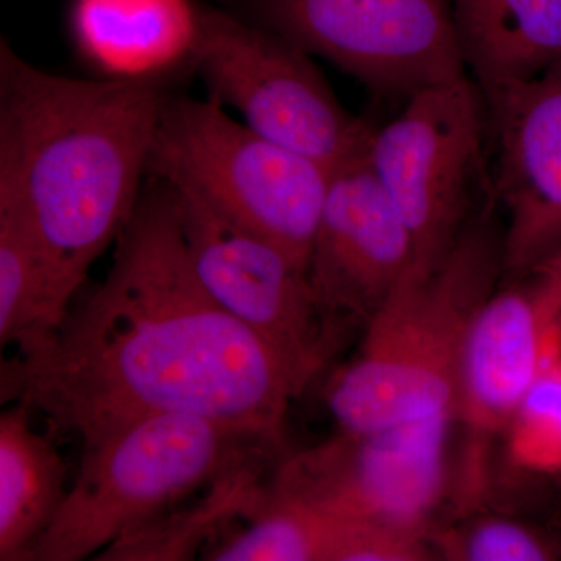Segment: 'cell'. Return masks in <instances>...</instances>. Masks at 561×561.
Listing matches in <instances>:
<instances>
[{
	"mask_svg": "<svg viewBox=\"0 0 561 561\" xmlns=\"http://www.w3.org/2000/svg\"><path fill=\"white\" fill-rule=\"evenodd\" d=\"M435 556L453 561H551L561 545L545 531L508 518H481L457 529L431 534Z\"/></svg>",
	"mask_w": 561,
	"mask_h": 561,
	"instance_id": "44dd1931",
	"label": "cell"
},
{
	"mask_svg": "<svg viewBox=\"0 0 561 561\" xmlns=\"http://www.w3.org/2000/svg\"><path fill=\"white\" fill-rule=\"evenodd\" d=\"M486 213L467 225L440 264L412 261L368 321L357 356L327 391L342 431L454 415L468 332L502 273V239Z\"/></svg>",
	"mask_w": 561,
	"mask_h": 561,
	"instance_id": "3957f363",
	"label": "cell"
},
{
	"mask_svg": "<svg viewBox=\"0 0 561 561\" xmlns=\"http://www.w3.org/2000/svg\"><path fill=\"white\" fill-rule=\"evenodd\" d=\"M165 99L157 79L54 76L0 43V209L31 236L61 320L136 208Z\"/></svg>",
	"mask_w": 561,
	"mask_h": 561,
	"instance_id": "7a4b0ae2",
	"label": "cell"
},
{
	"mask_svg": "<svg viewBox=\"0 0 561 561\" xmlns=\"http://www.w3.org/2000/svg\"><path fill=\"white\" fill-rule=\"evenodd\" d=\"M149 172L201 195L217 213L306 272L332 169L232 119L219 102L165 99Z\"/></svg>",
	"mask_w": 561,
	"mask_h": 561,
	"instance_id": "5b68a950",
	"label": "cell"
},
{
	"mask_svg": "<svg viewBox=\"0 0 561 561\" xmlns=\"http://www.w3.org/2000/svg\"><path fill=\"white\" fill-rule=\"evenodd\" d=\"M513 467L561 474V356L535 381L504 432Z\"/></svg>",
	"mask_w": 561,
	"mask_h": 561,
	"instance_id": "ffe728a7",
	"label": "cell"
},
{
	"mask_svg": "<svg viewBox=\"0 0 561 561\" xmlns=\"http://www.w3.org/2000/svg\"><path fill=\"white\" fill-rule=\"evenodd\" d=\"M494 290L472 320L461 354L454 421L463 445L459 493L485 489L489 454L535 381L561 356V245Z\"/></svg>",
	"mask_w": 561,
	"mask_h": 561,
	"instance_id": "ba28073f",
	"label": "cell"
},
{
	"mask_svg": "<svg viewBox=\"0 0 561 561\" xmlns=\"http://www.w3.org/2000/svg\"><path fill=\"white\" fill-rule=\"evenodd\" d=\"M454 415L342 431L279 465L268 489L339 518L431 537L448 483Z\"/></svg>",
	"mask_w": 561,
	"mask_h": 561,
	"instance_id": "9c48e42d",
	"label": "cell"
},
{
	"mask_svg": "<svg viewBox=\"0 0 561 561\" xmlns=\"http://www.w3.org/2000/svg\"><path fill=\"white\" fill-rule=\"evenodd\" d=\"M245 529L210 545L213 561H371L381 526L339 518L265 489Z\"/></svg>",
	"mask_w": 561,
	"mask_h": 561,
	"instance_id": "e0dca14e",
	"label": "cell"
},
{
	"mask_svg": "<svg viewBox=\"0 0 561 561\" xmlns=\"http://www.w3.org/2000/svg\"><path fill=\"white\" fill-rule=\"evenodd\" d=\"M169 186L203 286L278 354L305 390L342 342L320 311L308 275L194 191Z\"/></svg>",
	"mask_w": 561,
	"mask_h": 561,
	"instance_id": "8fae6325",
	"label": "cell"
},
{
	"mask_svg": "<svg viewBox=\"0 0 561 561\" xmlns=\"http://www.w3.org/2000/svg\"><path fill=\"white\" fill-rule=\"evenodd\" d=\"M60 323L31 236L13 214L0 209V342L21 346Z\"/></svg>",
	"mask_w": 561,
	"mask_h": 561,
	"instance_id": "d6986e66",
	"label": "cell"
},
{
	"mask_svg": "<svg viewBox=\"0 0 561 561\" xmlns=\"http://www.w3.org/2000/svg\"><path fill=\"white\" fill-rule=\"evenodd\" d=\"M413 261V243L365 150L332 171L309 254L313 297L343 339L381 308Z\"/></svg>",
	"mask_w": 561,
	"mask_h": 561,
	"instance_id": "7c38bea8",
	"label": "cell"
},
{
	"mask_svg": "<svg viewBox=\"0 0 561 561\" xmlns=\"http://www.w3.org/2000/svg\"><path fill=\"white\" fill-rule=\"evenodd\" d=\"M13 398L83 451L133 424L186 413L279 445L302 389L278 354L232 317L195 271L175 194L142 190L105 280L55 330L18 346Z\"/></svg>",
	"mask_w": 561,
	"mask_h": 561,
	"instance_id": "6da1fadb",
	"label": "cell"
},
{
	"mask_svg": "<svg viewBox=\"0 0 561 561\" xmlns=\"http://www.w3.org/2000/svg\"><path fill=\"white\" fill-rule=\"evenodd\" d=\"M25 402L0 416V560L31 561L69 490L54 440L32 427Z\"/></svg>",
	"mask_w": 561,
	"mask_h": 561,
	"instance_id": "2e32d148",
	"label": "cell"
},
{
	"mask_svg": "<svg viewBox=\"0 0 561 561\" xmlns=\"http://www.w3.org/2000/svg\"><path fill=\"white\" fill-rule=\"evenodd\" d=\"M260 454L243 461L203 490L194 502L176 505L153 522L121 538L99 553L105 561H168L194 559L198 548L219 534L234 516H243L264 496Z\"/></svg>",
	"mask_w": 561,
	"mask_h": 561,
	"instance_id": "ac0fdd59",
	"label": "cell"
},
{
	"mask_svg": "<svg viewBox=\"0 0 561 561\" xmlns=\"http://www.w3.org/2000/svg\"><path fill=\"white\" fill-rule=\"evenodd\" d=\"M465 68L481 90L561 68V0H449Z\"/></svg>",
	"mask_w": 561,
	"mask_h": 561,
	"instance_id": "9a60e30c",
	"label": "cell"
},
{
	"mask_svg": "<svg viewBox=\"0 0 561 561\" xmlns=\"http://www.w3.org/2000/svg\"><path fill=\"white\" fill-rule=\"evenodd\" d=\"M483 102L465 76L415 92L400 116L371 130L365 157L411 234L415 264H440L467 228L481 172Z\"/></svg>",
	"mask_w": 561,
	"mask_h": 561,
	"instance_id": "52a82bcc",
	"label": "cell"
},
{
	"mask_svg": "<svg viewBox=\"0 0 561 561\" xmlns=\"http://www.w3.org/2000/svg\"><path fill=\"white\" fill-rule=\"evenodd\" d=\"M73 31L81 50L116 79H157L191 60L197 32L192 0H79Z\"/></svg>",
	"mask_w": 561,
	"mask_h": 561,
	"instance_id": "5bb4252c",
	"label": "cell"
},
{
	"mask_svg": "<svg viewBox=\"0 0 561 561\" xmlns=\"http://www.w3.org/2000/svg\"><path fill=\"white\" fill-rule=\"evenodd\" d=\"M262 25L382 94L467 76L449 0H247Z\"/></svg>",
	"mask_w": 561,
	"mask_h": 561,
	"instance_id": "30bf717a",
	"label": "cell"
},
{
	"mask_svg": "<svg viewBox=\"0 0 561 561\" xmlns=\"http://www.w3.org/2000/svg\"><path fill=\"white\" fill-rule=\"evenodd\" d=\"M197 5L191 62L209 99L264 138L334 171L367 149L373 128L343 108L311 54L278 32Z\"/></svg>",
	"mask_w": 561,
	"mask_h": 561,
	"instance_id": "8992f818",
	"label": "cell"
},
{
	"mask_svg": "<svg viewBox=\"0 0 561 561\" xmlns=\"http://www.w3.org/2000/svg\"><path fill=\"white\" fill-rule=\"evenodd\" d=\"M482 94L496 139L494 192L507 210L502 275L512 278L561 245V68Z\"/></svg>",
	"mask_w": 561,
	"mask_h": 561,
	"instance_id": "4fadbf2b",
	"label": "cell"
},
{
	"mask_svg": "<svg viewBox=\"0 0 561 561\" xmlns=\"http://www.w3.org/2000/svg\"><path fill=\"white\" fill-rule=\"evenodd\" d=\"M273 443L230 424L164 413L81 454L79 476L31 561L99 556Z\"/></svg>",
	"mask_w": 561,
	"mask_h": 561,
	"instance_id": "277c9868",
	"label": "cell"
}]
</instances>
